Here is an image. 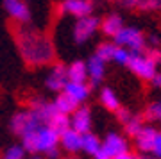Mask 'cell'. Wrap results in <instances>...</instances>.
Returning <instances> with one entry per match:
<instances>
[{"mask_svg": "<svg viewBox=\"0 0 161 159\" xmlns=\"http://www.w3.org/2000/svg\"><path fill=\"white\" fill-rule=\"evenodd\" d=\"M14 43L18 54L22 56L27 66L41 68L47 64H54L56 61V47L47 32L34 27H20L14 29Z\"/></svg>", "mask_w": 161, "mask_h": 159, "instance_id": "6da1fadb", "label": "cell"}, {"mask_svg": "<svg viewBox=\"0 0 161 159\" xmlns=\"http://www.w3.org/2000/svg\"><path fill=\"white\" fill-rule=\"evenodd\" d=\"M34 150L36 154L47 156L48 159L59 157V134L48 125H40L34 131Z\"/></svg>", "mask_w": 161, "mask_h": 159, "instance_id": "7a4b0ae2", "label": "cell"}, {"mask_svg": "<svg viewBox=\"0 0 161 159\" xmlns=\"http://www.w3.org/2000/svg\"><path fill=\"white\" fill-rule=\"evenodd\" d=\"M113 43L116 47H124L127 50L131 52V54H143L145 52V45H147V41H145V36L143 32L136 27H125L122 29L120 32L113 38Z\"/></svg>", "mask_w": 161, "mask_h": 159, "instance_id": "3957f363", "label": "cell"}, {"mask_svg": "<svg viewBox=\"0 0 161 159\" xmlns=\"http://www.w3.org/2000/svg\"><path fill=\"white\" fill-rule=\"evenodd\" d=\"M127 68L142 80H152L156 72H158L156 63L147 56V52H143V54H131Z\"/></svg>", "mask_w": 161, "mask_h": 159, "instance_id": "277c9868", "label": "cell"}, {"mask_svg": "<svg viewBox=\"0 0 161 159\" xmlns=\"http://www.w3.org/2000/svg\"><path fill=\"white\" fill-rule=\"evenodd\" d=\"M40 125H41L40 120L36 118V114L32 113L31 109H22V111L14 113L11 122H9V127H11L13 134H16V136H20V138H22L23 134H27V132L36 131Z\"/></svg>", "mask_w": 161, "mask_h": 159, "instance_id": "5b68a950", "label": "cell"}, {"mask_svg": "<svg viewBox=\"0 0 161 159\" xmlns=\"http://www.w3.org/2000/svg\"><path fill=\"white\" fill-rule=\"evenodd\" d=\"M100 27V20L97 16H84V18H79V20H75L74 23V29H72V36H74V41L75 43H86L88 40H92L95 32L98 30Z\"/></svg>", "mask_w": 161, "mask_h": 159, "instance_id": "8992f818", "label": "cell"}, {"mask_svg": "<svg viewBox=\"0 0 161 159\" xmlns=\"http://www.w3.org/2000/svg\"><path fill=\"white\" fill-rule=\"evenodd\" d=\"M66 82H68L66 64H63V63H54V64H50V70H48V74L45 77L47 90L54 91V93H61L64 90Z\"/></svg>", "mask_w": 161, "mask_h": 159, "instance_id": "52a82bcc", "label": "cell"}, {"mask_svg": "<svg viewBox=\"0 0 161 159\" xmlns=\"http://www.w3.org/2000/svg\"><path fill=\"white\" fill-rule=\"evenodd\" d=\"M4 9L7 16L20 25H27L31 22V7L25 0H4Z\"/></svg>", "mask_w": 161, "mask_h": 159, "instance_id": "ba28073f", "label": "cell"}, {"mask_svg": "<svg viewBox=\"0 0 161 159\" xmlns=\"http://www.w3.org/2000/svg\"><path fill=\"white\" fill-rule=\"evenodd\" d=\"M100 150L106 152L111 159H113V157H116V156H120V154L129 150V141H127L125 136H122L118 132H108L106 138L102 140Z\"/></svg>", "mask_w": 161, "mask_h": 159, "instance_id": "9c48e42d", "label": "cell"}, {"mask_svg": "<svg viewBox=\"0 0 161 159\" xmlns=\"http://www.w3.org/2000/svg\"><path fill=\"white\" fill-rule=\"evenodd\" d=\"M92 109L88 106H79L74 113L70 114V129H74L79 134L92 132Z\"/></svg>", "mask_w": 161, "mask_h": 159, "instance_id": "30bf717a", "label": "cell"}, {"mask_svg": "<svg viewBox=\"0 0 161 159\" xmlns=\"http://www.w3.org/2000/svg\"><path fill=\"white\" fill-rule=\"evenodd\" d=\"M59 11L77 20L84 16H92L93 13V0H63L59 4Z\"/></svg>", "mask_w": 161, "mask_h": 159, "instance_id": "8fae6325", "label": "cell"}, {"mask_svg": "<svg viewBox=\"0 0 161 159\" xmlns=\"http://www.w3.org/2000/svg\"><path fill=\"white\" fill-rule=\"evenodd\" d=\"M31 111L36 114V118L40 120L41 125H47L52 120V116L56 114V109L52 106V102L45 100L41 97H32L31 98Z\"/></svg>", "mask_w": 161, "mask_h": 159, "instance_id": "7c38bea8", "label": "cell"}, {"mask_svg": "<svg viewBox=\"0 0 161 159\" xmlns=\"http://www.w3.org/2000/svg\"><path fill=\"white\" fill-rule=\"evenodd\" d=\"M156 134H158V129L150 127V125H143V129L134 136V145H136V148L142 152V156L152 152Z\"/></svg>", "mask_w": 161, "mask_h": 159, "instance_id": "4fadbf2b", "label": "cell"}, {"mask_svg": "<svg viewBox=\"0 0 161 159\" xmlns=\"http://www.w3.org/2000/svg\"><path fill=\"white\" fill-rule=\"evenodd\" d=\"M63 93H66L74 102H77L79 106H82V104L90 98L92 86L88 84V82H66Z\"/></svg>", "mask_w": 161, "mask_h": 159, "instance_id": "5bb4252c", "label": "cell"}, {"mask_svg": "<svg viewBox=\"0 0 161 159\" xmlns=\"http://www.w3.org/2000/svg\"><path fill=\"white\" fill-rule=\"evenodd\" d=\"M86 72H88V80L90 86H97L100 84L106 77V63L100 61L98 57L92 56L86 61Z\"/></svg>", "mask_w": 161, "mask_h": 159, "instance_id": "9a60e30c", "label": "cell"}, {"mask_svg": "<svg viewBox=\"0 0 161 159\" xmlns=\"http://www.w3.org/2000/svg\"><path fill=\"white\" fill-rule=\"evenodd\" d=\"M122 29H124V20H122V16L116 14V13H111V14H108L104 20H100L98 30H100L104 36H108V38H115Z\"/></svg>", "mask_w": 161, "mask_h": 159, "instance_id": "2e32d148", "label": "cell"}, {"mask_svg": "<svg viewBox=\"0 0 161 159\" xmlns=\"http://www.w3.org/2000/svg\"><path fill=\"white\" fill-rule=\"evenodd\" d=\"M80 145H82V134L75 132L74 129H68V131H64L63 134H59V147L64 148L68 154L79 152Z\"/></svg>", "mask_w": 161, "mask_h": 159, "instance_id": "e0dca14e", "label": "cell"}, {"mask_svg": "<svg viewBox=\"0 0 161 159\" xmlns=\"http://www.w3.org/2000/svg\"><path fill=\"white\" fill-rule=\"evenodd\" d=\"M66 77L68 82H88V72H86V61H72L66 66Z\"/></svg>", "mask_w": 161, "mask_h": 159, "instance_id": "ac0fdd59", "label": "cell"}, {"mask_svg": "<svg viewBox=\"0 0 161 159\" xmlns=\"http://www.w3.org/2000/svg\"><path fill=\"white\" fill-rule=\"evenodd\" d=\"M52 106H54V109H56V113L66 114V116H70V114L74 113L75 109L79 107V104L74 102V100H72V98H70L66 93H63V91L56 95V98L52 100Z\"/></svg>", "mask_w": 161, "mask_h": 159, "instance_id": "d6986e66", "label": "cell"}, {"mask_svg": "<svg viewBox=\"0 0 161 159\" xmlns=\"http://www.w3.org/2000/svg\"><path fill=\"white\" fill-rule=\"evenodd\" d=\"M102 147V140L95 134V132H86L82 134V145H80V150L86 152L88 156H95V154L100 150Z\"/></svg>", "mask_w": 161, "mask_h": 159, "instance_id": "ffe728a7", "label": "cell"}, {"mask_svg": "<svg viewBox=\"0 0 161 159\" xmlns=\"http://www.w3.org/2000/svg\"><path fill=\"white\" fill-rule=\"evenodd\" d=\"M98 100H100V104L108 111H113V113L120 107V98H118V95L111 88H102L100 90V95H98Z\"/></svg>", "mask_w": 161, "mask_h": 159, "instance_id": "44dd1931", "label": "cell"}, {"mask_svg": "<svg viewBox=\"0 0 161 159\" xmlns=\"http://www.w3.org/2000/svg\"><path fill=\"white\" fill-rule=\"evenodd\" d=\"M47 125L50 127L52 131H56L58 134H63L64 131H68V129H70V116L56 113L54 116H52V120H50V122H48Z\"/></svg>", "mask_w": 161, "mask_h": 159, "instance_id": "7402d4cb", "label": "cell"}, {"mask_svg": "<svg viewBox=\"0 0 161 159\" xmlns=\"http://www.w3.org/2000/svg\"><path fill=\"white\" fill-rule=\"evenodd\" d=\"M116 45L113 43V41H102V43H98L97 45V50H95V54L93 56L98 57L100 61L108 63L113 59V52H115Z\"/></svg>", "mask_w": 161, "mask_h": 159, "instance_id": "603a6c76", "label": "cell"}, {"mask_svg": "<svg viewBox=\"0 0 161 159\" xmlns=\"http://www.w3.org/2000/svg\"><path fill=\"white\" fill-rule=\"evenodd\" d=\"M124 129H125V134H127V136L134 138L140 131H142V129H143V120L140 118V116H134V114H132L131 120H129V122L124 125Z\"/></svg>", "mask_w": 161, "mask_h": 159, "instance_id": "cb8c5ba5", "label": "cell"}, {"mask_svg": "<svg viewBox=\"0 0 161 159\" xmlns=\"http://www.w3.org/2000/svg\"><path fill=\"white\" fill-rule=\"evenodd\" d=\"M136 9L143 13H152L161 9V0H136Z\"/></svg>", "mask_w": 161, "mask_h": 159, "instance_id": "d4e9b609", "label": "cell"}, {"mask_svg": "<svg viewBox=\"0 0 161 159\" xmlns=\"http://www.w3.org/2000/svg\"><path fill=\"white\" fill-rule=\"evenodd\" d=\"M145 118L150 120V122L161 123V100L159 102H152L149 107L145 109Z\"/></svg>", "mask_w": 161, "mask_h": 159, "instance_id": "484cf974", "label": "cell"}, {"mask_svg": "<svg viewBox=\"0 0 161 159\" xmlns=\"http://www.w3.org/2000/svg\"><path fill=\"white\" fill-rule=\"evenodd\" d=\"M129 57H131V52L127 50V48H124V47H116L115 52H113V59H111V61L116 63V64H120V66H127Z\"/></svg>", "mask_w": 161, "mask_h": 159, "instance_id": "4316f807", "label": "cell"}, {"mask_svg": "<svg viewBox=\"0 0 161 159\" xmlns=\"http://www.w3.org/2000/svg\"><path fill=\"white\" fill-rule=\"evenodd\" d=\"M2 159H25V150L22 148V145H11L4 152Z\"/></svg>", "mask_w": 161, "mask_h": 159, "instance_id": "83f0119b", "label": "cell"}, {"mask_svg": "<svg viewBox=\"0 0 161 159\" xmlns=\"http://www.w3.org/2000/svg\"><path fill=\"white\" fill-rule=\"evenodd\" d=\"M115 114H116V120H118V122H120L122 125H125L127 122L131 120V116H132V113H131V111H129L127 107H122V106H120V107H118V109L115 111Z\"/></svg>", "mask_w": 161, "mask_h": 159, "instance_id": "f1b7e54d", "label": "cell"}, {"mask_svg": "<svg viewBox=\"0 0 161 159\" xmlns=\"http://www.w3.org/2000/svg\"><path fill=\"white\" fill-rule=\"evenodd\" d=\"M150 156H154L156 159H161V131H158V134H156L154 147H152V152H150Z\"/></svg>", "mask_w": 161, "mask_h": 159, "instance_id": "f546056e", "label": "cell"}, {"mask_svg": "<svg viewBox=\"0 0 161 159\" xmlns=\"http://www.w3.org/2000/svg\"><path fill=\"white\" fill-rule=\"evenodd\" d=\"M147 56L156 63V66H159V64H161V50H159V48H152V50H149V52H147Z\"/></svg>", "mask_w": 161, "mask_h": 159, "instance_id": "4dcf8cb0", "label": "cell"}, {"mask_svg": "<svg viewBox=\"0 0 161 159\" xmlns=\"http://www.w3.org/2000/svg\"><path fill=\"white\" fill-rule=\"evenodd\" d=\"M113 159H140V156L134 154V152H131V150H127V152L120 154V156H116V157H113Z\"/></svg>", "mask_w": 161, "mask_h": 159, "instance_id": "1f68e13d", "label": "cell"}, {"mask_svg": "<svg viewBox=\"0 0 161 159\" xmlns=\"http://www.w3.org/2000/svg\"><path fill=\"white\" fill-rule=\"evenodd\" d=\"M118 4L125 9H134L136 7V0H118Z\"/></svg>", "mask_w": 161, "mask_h": 159, "instance_id": "d6a6232c", "label": "cell"}, {"mask_svg": "<svg viewBox=\"0 0 161 159\" xmlns=\"http://www.w3.org/2000/svg\"><path fill=\"white\" fill-rule=\"evenodd\" d=\"M152 84L158 88V90H161V72H156V75H154V79L150 80Z\"/></svg>", "mask_w": 161, "mask_h": 159, "instance_id": "836d02e7", "label": "cell"}, {"mask_svg": "<svg viewBox=\"0 0 161 159\" xmlns=\"http://www.w3.org/2000/svg\"><path fill=\"white\" fill-rule=\"evenodd\" d=\"M93 157H95V159H111L109 156H108V154H106V152H102V150H98V152L95 154Z\"/></svg>", "mask_w": 161, "mask_h": 159, "instance_id": "e575fe53", "label": "cell"}, {"mask_svg": "<svg viewBox=\"0 0 161 159\" xmlns=\"http://www.w3.org/2000/svg\"><path fill=\"white\" fill-rule=\"evenodd\" d=\"M150 43H152L154 47H159V40H158L156 36H152V38H150Z\"/></svg>", "mask_w": 161, "mask_h": 159, "instance_id": "d590c367", "label": "cell"}, {"mask_svg": "<svg viewBox=\"0 0 161 159\" xmlns=\"http://www.w3.org/2000/svg\"><path fill=\"white\" fill-rule=\"evenodd\" d=\"M29 159H45V157H43L41 154H31V157H29Z\"/></svg>", "mask_w": 161, "mask_h": 159, "instance_id": "8d00e7d4", "label": "cell"}, {"mask_svg": "<svg viewBox=\"0 0 161 159\" xmlns=\"http://www.w3.org/2000/svg\"><path fill=\"white\" fill-rule=\"evenodd\" d=\"M140 159H156V157L150 156V154H145V156H140Z\"/></svg>", "mask_w": 161, "mask_h": 159, "instance_id": "74e56055", "label": "cell"}, {"mask_svg": "<svg viewBox=\"0 0 161 159\" xmlns=\"http://www.w3.org/2000/svg\"><path fill=\"white\" fill-rule=\"evenodd\" d=\"M66 159H70V157H66Z\"/></svg>", "mask_w": 161, "mask_h": 159, "instance_id": "f35d334b", "label": "cell"}]
</instances>
